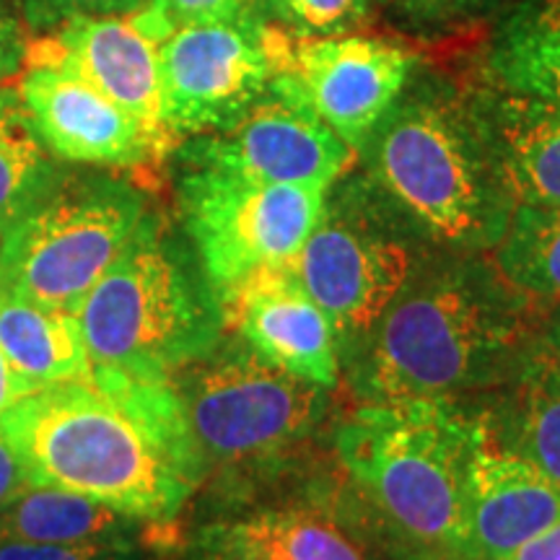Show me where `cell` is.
Here are the masks:
<instances>
[{
  "label": "cell",
  "mask_w": 560,
  "mask_h": 560,
  "mask_svg": "<svg viewBox=\"0 0 560 560\" xmlns=\"http://www.w3.org/2000/svg\"><path fill=\"white\" fill-rule=\"evenodd\" d=\"M482 423L450 400L369 402L338 431V452L410 560H462L467 490Z\"/></svg>",
  "instance_id": "obj_4"
},
{
  "label": "cell",
  "mask_w": 560,
  "mask_h": 560,
  "mask_svg": "<svg viewBox=\"0 0 560 560\" xmlns=\"http://www.w3.org/2000/svg\"><path fill=\"white\" fill-rule=\"evenodd\" d=\"M285 270L330 317L335 332L363 340L410 280L412 257L369 206L346 198L325 202L317 229Z\"/></svg>",
  "instance_id": "obj_10"
},
{
  "label": "cell",
  "mask_w": 560,
  "mask_h": 560,
  "mask_svg": "<svg viewBox=\"0 0 560 560\" xmlns=\"http://www.w3.org/2000/svg\"><path fill=\"white\" fill-rule=\"evenodd\" d=\"M30 62L70 70L174 145L161 115L159 42L145 37L130 13L70 19L34 42Z\"/></svg>",
  "instance_id": "obj_14"
},
{
  "label": "cell",
  "mask_w": 560,
  "mask_h": 560,
  "mask_svg": "<svg viewBox=\"0 0 560 560\" xmlns=\"http://www.w3.org/2000/svg\"><path fill=\"white\" fill-rule=\"evenodd\" d=\"M493 265L522 296L560 310V206L516 202Z\"/></svg>",
  "instance_id": "obj_24"
},
{
  "label": "cell",
  "mask_w": 560,
  "mask_h": 560,
  "mask_svg": "<svg viewBox=\"0 0 560 560\" xmlns=\"http://www.w3.org/2000/svg\"><path fill=\"white\" fill-rule=\"evenodd\" d=\"M252 3L255 0H145L138 11L130 13V19L145 37L161 45L182 26L234 19Z\"/></svg>",
  "instance_id": "obj_26"
},
{
  "label": "cell",
  "mask_w": 560,
  "mask_h": 560,
  "mask_svg": "<svg viewBox=\"0 0 560 560\" xmlns=\"http://www.w3.org/2000/svg\"><path fill=\"white\" fill-rule=\"evenodd\" d=\"M32 392H37V389L21 380L16 371L11 369V363L5 361L3 350H0V416H3V412H9L13 405L24 400V397L32 395Z\"/></svg>",
  "instance_id": "obj_33"
},
{
  "label": "cell",
  "mask_w": 560,
  "mask_h": 560,
  "mask_svg": "<svg viewBox=\"0 0 560 560\" xmlns=\"http://www.w3.org/2000/svg\"><path fill=\"white\" fill-rule=\"evenodd\" d=\"M179 202L219 304L257 272L296 257L325 213L327 190L185 166Z\"/></svg>",
  "instance_id": "obj_8"
},
{
  "label": "cell",
  "mask_w": 560,
  "mask_h": 560,
  "mask_svg": "<svg viewBox=\"0 0 560 560\" xmlns=\"http://www.w3.org/2000/svg\"><path fill=\"white\" fill-rule=\"evenodd\" d=\"M527 314L529 299L495 265L410 276L369 335L359 387L369 402L446 400L514 376L529 350Z\"/></svg>",
  "instance_id": "obj_3"
},
{
  "label": "cell",
  "mask_w": 560,
  "mask_h": 560,
  "mask_svg": "<svg viewBox=\"0 0 560 560\" xmlns=\"http://www.w3.org/2000/svg\"><path fill=\"white\" fill-rule=\"evenodd\" d=\"M475 100L516 202L560 206V107L490 83Z\"/></svg>",
  "instance_id": "obj_17"
},
{
  "label": "cell",
  "mask_w": 560,
  "mask_h": 560,
  "mask_svg": "<svg viewBox=\"0 0 560 560\" xmlns=\"http://www.w3.org/2000/svg\"><path fill=\"white\" fill-rule=\"evenodd\" d=\"M30 486L34 482L19 462L16 452L11 450L9 441L0 436V511L9 509Z\"/></svg>",
  "instance_id": "obj_31"
},
{
  "label": "cell",
  "mask_w": 560,
  "mask_h": 560,
  "mask_svg": "<svg viewBox=\"0 0 560 560\" xmlns=\"http://www.w3.org/2000/svg\"><path fill=\"white\" fill-rule=\"evenodd\" d=\"M560 556V522L556 527L540 532L537 537H532L529 542H524L522 548H516L509 558L503 560H558Z\"/></svg>",
  "instance_id": "obj_32"
},
{
  "label": "cell",
  "mask_w": 560,
  "mask_h": 560,
  "mask_svg": "<svg viewBox=\"0 0 560 560\" xmlns=\"http://www.w3.org/2000/svg\"><path fill=\"white\" fill-rule=\"evenodd\" d=\"M511 380L514 389L499 420L482 431L560 488V366L548 342L532 346Z\"/></svg>",
  "instance_id": "obj_21"
},
{
  "label": "cell",
  "mask_w": 560,
  "mask_h": 560,
  "mask_svg": "<svg viewBox=\"0 0 560 560\" xmlns=\"http://www.w3.org/2000/svg\"><path fill=\"white\" fill-rule=\"evenodd\" d=\"M206 560H363L338 524L319 511L270 509L202 535Z\"/></svg>",
  "instance_id": "obj_19"
},
{
  "label": "cell",
  "mask_w": 560,
  "mask_h": 560,
  "mask_svg": "<svg viewBox=\"0 0 560 560\" xmlns=\"http://www.w3.org/2000/svg\"><path fill=\"white\" fill-rule=\"evenodd\" d=\"M19 94L34 132L58 161L136 170L172 149L138 117L60 66L30 62Z\"/></svg>",
  "instance_id": "obj_12"
},
{
  "label": "cell",
  "mask_w": 560,
  "mask_h": 560,
  "mask_svg": "<svg viewBox=\"0 0 560 560\" xmlns=\"http://www.w3.org/2000/svg\"><path fill=\"white\" fill-rule=\"evenodd\" d=\"M0 350L34 389L86 380L91 361L75 314L0 291Z\"/></svg>",
  "instance_id": "obj_20"
},
{
  "label": "cell",
  "mask_w": 560,
  "mask_h": 560,
  "mask_svg": "<svg viewBox=\"0 0 560 560\" xmlns=\"http://www.w3.org/2000/svg\"><path fill=\"white\" fill-rule=\"evenodd\" d=\"M32 30L21 0H0V86L19 79L30 66Z\"/></svg>",
  "instance_id": "obj_30"
},
{
  "label": "cell",
  "mask_w": 560,
  "mask_h": 560,
  "mask_svg": "<svg viewBox=\"0 0 560 560\" xmlns=\"http://www.w3.org/2000/svg\"><path fill=\"white\" fill-rule=\"evenodd\" d=\"M416 32H450L486 16L499 0H382Z\"/></svg>",
  "instance_id": "obj_27"
},
{
  "label": "cell",
  "mask_w": 560,
  "mask_h": 560,
  "mask_svg": "<svg viewBox=\"0 0 560 560\" xmlns=\"http://www.w3.org/2000/svg\"><path fill=\"white\" fill-rule=\"evenodd\" d=\"M149 219L143 190L117 174L62 172L0 242V291L75 314Z\"/></svg>",
  "instance_id": "obj_6"
},
{
  "label": "cell",
  "mask_w": 560,
  "mask_h": 560,
  "mask_svg": "<svg viewBox=\"0 0 560 560\" xmlns=\"http://www.w3.org/2000/svg\"><path fill=\"white\" fill-rule=\"evenodd\" d=\"M174 380L198 452L210 465L242 467L280 457L317 429L325 389L272 366L244 346L208 353Z\"/></svg>",
  "instance_id": "obj_7"
},
{
  "label": "cell",
  "mask_w": 560,
  "mask_h": 560,
  "mask_svg": "<svg viewBox=\"0 0 560 560\" xmlns=\"http://www.w3.org/2000/svg\"><path fill=\"white\" fill-rule=\"evenodd\" d=\"M34 486L89 495L138 522L166 524L202 480L174 380L91 366L0 416Z\"/></svg>",
  "instance_id": "obj_1"
},
{
  "label": "cell",
  "mask_w": 560,
  "mask_h": 560,
  "mask_svg": "<svg viewBox=\"0 0 560 560\" xmlns=\"http://www.w3.org/2000/svg\"><path fill=\"white\" fill-rule=\"evenodd\" d=\"M255 9L289 37L348 34L369 19L371 0H255Z\"/></svg>",
  "instance_id": "obj_25"
},
{
  "label": "cell",
  "mask_w": 560,
  "mask_h": 560,
  "mask_svg": "<svg viewBox=\"0 0 560 560\" xmlns=\"http://www.w3.org/2000/svg\"><path fill=\"white\" fill-rule=\"evenodd\" d=\"M143 3L145 0H21V9L32 34H47L70 19L132 13Z\"/></svg>",
  "instance_id": "obj_28"
},
{
  "label": "cell",
  "mask_w": 560,
  "mask_h": 560,
  "mask_svg": "<svg viewBox=\"0 0 560 560\" xmlns=\"http://www.w3.org/2000/svg\"><path fill=\"white\" fill-rule=\"evenodd\" d=\"M545 342H548V346H550L552 355H556V361H558V366H560V322H556V327H552L548 338H545Z\"/></svg>",
  "instance_id": "obj_34"
},
{
  "label": "cell",
  "mask_w": 560,
  "mask_h": 560,
  "mask_svg": "<svg viewBox=\"0 0 560 560\" xmlns=\"http://www.w3.org/2000/svg\"><path fill=\"white\" fill-rule=\"evenodd\" d=\"M560 522V488L482 431L467 490L462 560H503Z\"/></svg>",
  "instance_id": "obj_16"
},
{
  "label": "cell",
  "mask_w": 560,
  "mask_h": 560,
  "mask_svg": "<svg viewBox=\"0 0 560 560\" xmlns=\"http://www.w3.org/2000/svg\"><path fill=\"white\" fill-rule=\"evenodd\" d=\"M223 317L260 359L322 389L338 382V332L285 265L257 272L221 301Z\"/></svg>",
  "instance_id": "obj_15"
},
{
  "label": "cell",
  "mask_w": 560,
  "mask_h": 560,
  "mask_svg": "<svg viewBox=\"0 0 560 560\" xmlns=\"http://www.w3.org/2000/svg\"><path fill=\"white\" fill-rule=\"evenodd\" d=\"M488 83L560 107V0H514L490 32Z\"/></svg>",
  "instance_id": "obj_18"
},
{
  "label": "cell",
  "mask_w": 560,
  "mask_h": 560,
  "mask_svg": "<svg viewBox=\"0 0 560 560\" xmlns=\"http://www.w3.org/2000/svg\"><path fill=\"white\" fill-rule=\"evenodd\" d=\"M58 159L32 128L19 86H0V236L60 179Z\"/></svg>",
  "instance_id": "obj_23"
},
{
  "label": "cell",
  "mask_w": 560,
  "mask_h": 560,
  "mask_svg": "<svg viewBox=\"0 0 560 560\" xmlns=\"http://www.w3.org/2000/svg\"><path fill=\"white\" fill-rule=\"evenodd\" d=\"M359 151L376 192L433 240L499 244L516 198L475 94L416 68Z\"/></svg>",
  "instance_id": "obj_2"
},
{
  "label": "cell",
  "mask_w": 560,
  "mask_h": 560,
  "mask_svg": "<svg viewBox=\"0 0 560 560\" xmlns=\"http://www.w3.org/2000/svg\"><path fill=\"white\" fill-rule=\"evenodd\" d=\"M75 319L91 366L172 380L213 353L223 312L202 268L149 213Z\"/></svg>",
  "instance_id": "obj_5"
},
{
  "label": "cell",
  "mask_w": 560,
  "mask_h": 560,
  "mask_svg": "<svg viewBox=\"0 0 560 560\" xmlns=\"http://www.w3.org/2000/svg\"><path fill=\"white\" fill-rule=\"evenodd\" d=\"M418 60L384 39L335 34L291 47L285 70L327 128L359 151L400 96Z\"/></svg>",
  "instance_id": "obj_13"
},
{
  "label": "cell",
  "mask_w": 560,
  "mask_h": 560,
  "mask_svg": "<svg viewBox=\"0 0 560 560\" xmlns=\"http://www.w3.org/2000/svg\"><path fill=\"white\" fill-rule=\"evenodd\" d=\"M558 560H560V556H558Z\"/></svg>",
  "instance_id": "obj_35"
},
{
  "label": "cell",
  "mask_w": 560,
  "mask_h": 560,
  "mask_svg": "<svg viewBox=\"0 0 560 560\" xmlns=\"http://www.w3.org/2000/svg\"><path fill=\"white\" fill-rule=\"evenodd\" d=\"M0 560H138L136 545H55L0 537Z\"/></svg>",
  "instance_id": "obj_29"
},
{
  "label": "cell",
  "mask_w": 560,
  "mask_h": 560,
  "mask_svg": "<svg viewBox=\"0 0 560 560\" xmlns=\"http://www.w3.org/2000/svg\"><path fill=\"white\" fill-rule=\"evenodd\" d=\"M291 45L255 3L240 16L182 26L159 45L161 115L172 140L234 128L289 62Z\"/></svg>",
  "instance_id": "obj_9"
},
{
  "label": "cell",
  "mask_w": 560,
  "mask_h": 560,
  "mask_svg": "<svg viewBox=\"0 0 560 560\" xmlns=\"http://www.w3.org/2000/svg\"><path fill=\"white\" fill-rule=\"evenodd\" d=\"M138 520L70 490L30 486L0 511V537L55 545H132Z\"/></svg>",
  "instance_id": "obj_22"
},
{
  "label": "cell",
  "mask_w": 560,
  "mask_h": 560,
  "mask_svg": "<svg viewBox=\"0 0 560 560\" xmlns=\"http://www.w3.org/2000/svg\"><path fill=\"white\" fill-rule=\"evenodd\" d=\"M353 153L304 102L283 68L234 128L192 138L182 149V161L185 166H206L272 185L330 190L353 164Z\"/></svg>",
  "instance_id": "obj_11"
}]
</instances>
